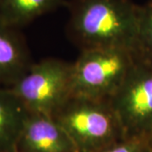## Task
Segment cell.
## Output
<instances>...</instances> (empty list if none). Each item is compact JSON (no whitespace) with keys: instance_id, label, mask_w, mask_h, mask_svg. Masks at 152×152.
<instances>
[{"instance_id":"3957f363","label":"cell","mask_w":152,"mask_h":152,"mask_svg":"<svg viewBox=\"0 0 152 152\" xmlns=\"http://www.w3.org/2000/svg\"><path fill=\"white\" fill-rule=\"evenodd\" d=\"M135 59V53L127 49L80 51L72 68L73 95L110 100L124 81Z\"/></svg>"},{"instance_id":"9c48e42d","label":"cell","mask_w":152,"mask_h":152,"mask_svg":"<svg viewBox=\"0 0 152 152\" xmlns=\"http://www.w3.org/2000/svg\"><path fill=\"white\" fill-rule=\"evenodd\" d=\"M69 0H0V22L20 30L39 17L49 14Z\"/></svg>"},{"instance_id":"8992f818","label":"cell","mask_w":152,"mask_h":152,"mask_svg":"<svg viewBox=\"0 0 152 152\" xmlns=\"http://www.w3.org/2000/svg\"><path fill=\"white\" fill-rule=\"evenodd\" d=\"M17 152H78L53 116L28 113L17 143Z\"/></svg>"},{"instance_id":"5b68a950","label":"cell","mask_w":152,"mask_h":152,"mask_svg":"<svg viewBox=\"0 0 152 152\" xmlns=\"http://www.w3.org/2000/svg\"><path fill=\"white\" fill-rule=\"evenodd\" d=\"M109 101L124 138L152 141V64L136 57L124 81Z\"/></svg>"},{"instance_id":"7c38bea8","label":"cell","mask_w":152,"mask_h":152,"mask_svg":"<svg viewBox=\"0 0 152 152\" xmlns=\"http://www.w3.org/2000/svg\"><path fill=\"white\" fill-rule=\"evenodd\" d=\"M150 145H151V151H152V141L150 143Z\"/></svg>"},{"instance_id":"8fae6325","label":"cell","mask_w":152,"mask_h":152,"mask_svg":"<svg viewBox=\"0 0 152 152\" xmlns=\"http://www.w3.org/2000/svg\"><path fill=\"white\" fill-rule=\"evenodd\" d=\"M98 152H152L150 143L138 139L124 138Z\"/></svg>"},{"instance_id":"6da1fadb","label":"cell","mask_w":152,"mask_h":152,"mask_svg":"<svg viewBox=\"0 0 152 152\" xmlns=\"http://www.w3.org/2000/svg\"><path fill=\"white\" fill-rule=\"evenodd\" d=\"M69 37L80 51L127 49L135 53L139 5L131 0H69Z\"/></svg>"},{"instance_id":"30bf717a","label":"cell","mask_w":152,"mask_h":152,"mask_svg":"<svg viewBox=\"0 0 152 152\" xmlns=\"http://www.w3.org/2000/svg\"><path fill=\"white\" fill-rule=\"evenodd\" d=\"M135 55L137 58L152 64V1L139 6Z\"/></svg>"},{"instance_id":"7a4b0ae2","label":"cell","mask_w":152,"mask_h":152,"mask_svg":"<svg viewBox=\"0 0 152 152\" xmlns=\"http://www.w3.org/2000/svg\"><path fill=\"white\" fill-rule=\"evenodd\" d=\"M53 117L78 152H98L124 139L109 100L72 95Z\"/></svg>"},{"instance_id":"52a82bcc","label":"cell","mask_w":152,"mask_h":152,"mask_svg":"<svg viewBox=\"0 0 152 152\" xmlns=\"http://www.w3.org/2000/svg\"><path fill=\"white\" fill-rule=\"evenodd\" d=\"M32 64L19 30L0 22V87L12 86Z\"/></svg>"},{"instance_id":"277c9868","label":"cell","mask_w":152,"mask_h":152,"mask_svg":"<svg viewBox=\"0 0 152 152\" xmlns=\"http://www.w3.org/2000/svg\"><path fill=\"white\" fill-rule=\"evenodd\" d=\"M73 63L48 58L33 63L10 87L30 113L53 116L73 95Z\"/></svg>"},{"instance_id":"ba28073f","label":"cell","mask_w":152,"mask_h":152,"mask_svg":"<svg viewBox=\"0 0 152 152\" xmlns=\"http://www.w3.org/2000/svg\"><path fill=\"white\" fill-rule=\"evenodd\" d=\"M29 111L10 88L0 87V152H17Z\"/></svg>"}]
</instances>
